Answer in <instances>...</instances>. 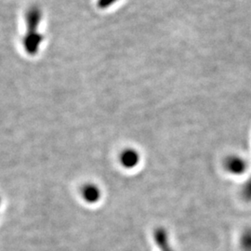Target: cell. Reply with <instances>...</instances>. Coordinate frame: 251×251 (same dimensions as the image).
Instances as JSON below:
<instances>
[{
	"instance_id": "cell-1",
	"label": "cell",
	"mask_w": 251,
	"mask_h": 251,
	"mask_svg": "<svg viewBox=\"0 0 251 251\" xmlns=\"http://www.w3.org/2000/svg\"><path fill=\"white\" fill-rule=\"evenodd\" d=\"M119 159L126 169H133L140 162V154L134 149H126L121 152Z\"/></svg>"
},
{
	"instance_id": "cell-2",
	"label": "cell",
	"mask_w": 251,
	"mask_h": 251,
	"mask_svg": "<svg viewBox=\"0 0 251 251\" xmlns=\"http://www.w3.org/2000/svg\"><path fill=\"white\" fill-rule=\"evenodd\" d=\"M154 239H155V243L158 246L160 251H174L171 247V243H170L169 234L163 228H158L154 232Z\"/></svg>"
},
{
	"instance_id": "cell-3",
	"label": "cell",
	"mask_w": 251,
	"mask_h": 251,
	"mask_svg": "<svg viewBox=\"0 0 251 251\" xmlns=\"http://www.w3.org/2000/svg\"><path fill=\"white\" fill-rule=\"evenodd\" d=\"M82 196L88 203L94 204L99 201L101 193L98 186L94 184H87L82 190Z\"/></svg>"
},
{
	"instance_id": "cell-4",
	"label": "cell",
	"mask_w": 251,
	"mask_h": 251,
	"mask_svg": "<svg viewBox=\"0 0 251 251\" xmlns=\"http://www.w3.org/2000/svg\"><path fill=\"white\" fill-rule=\"evenodd\" d=\"M227 169L232 172L234 173H239L241 171H244V168H245V164L244 162L239 159V158H236V157H233L231 159H229L227 164Z\"/></svg>"
},
{
	"instance_id": "cell-5",
	"label": "cell",
	"mask_w": 251,
	"mask_h": 251,
	"mask_svg": "<svg viewBox=\"0 0 251 251\" xmlns=\"http://www.w3.org/2000/svg\"><path fill=\"white\" fill-rule=\"evenodd\" d=\"M118 0H97V6L100 9H106L116 4Z\"/></svg>"
}]
</instances>
